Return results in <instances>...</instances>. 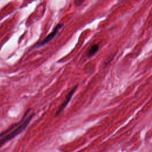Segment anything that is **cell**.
I'll return each instance as SVG.
<instances>
[{"instance_id": "obj_1", "label": "cell", "mask_w": 152, "mask_h": 152, "mask_svg": "<svg viewBox=\"0 0 152 152\" xmlns=\"http://www.w3.org/2000/svg\"><path fill=\"white\" fill-rule=\"evenodd\" d=\"M34 114L31 115L29 116H28L24 121H23L20 125H18L17 127H15L14 129H13L11 131H10L9 133H8L7 135H5L4 137L1 138L0 139V148L2 147L5 143L10 141L11 139L14 138L16 136H17L18 134L21 133L27 126L31 120L33 119Z\"/></svg>"}, {"instance_id": "obj_2", "label": "cell", "mask_w": 152, "mask_h": 152, "mask_svg": "<svg viewBox=\"0 0 152 152\" xmlns=\"http://www.w3.org/2000/svg\"><path fill=\"white\" fill-rule=\"evenodd\" d=\"M77 88V86H75L68 93V94L66 96L65 98V100H64V102H62V103L59 106V108L56 111V116L59 115L65 108V107L66 106V105L68 104V103L69 102V101L71 100V97L72 96V95L74 94L76 89Z\"/></svg>"}, {"instance_id": "obj_3", "label": "cell", "mask_w": 152, "mask_h": 152, "mask_svg": "<svg viewBox=\"0 0 152 152\" xmlns=\"http://www.w3.org/2000/svg\"><path fill=\"white\" fill-rule=\"evenodd\" d=\"M62 26H63V24H58L55 27V28L53 29V30L49 35H48V36L46 37V38H45L43 40H42V42H39V43H37V45H36V46H37V47H38V46H43V45L46 44L47 43H48L50 40H51L53 38V37H55V36L56 34V33H58V31L60 30V28H61Z\"/></svg>"}, {"instance_id": "obj_4", "label": "cell", "mask_w": 152, "mask_h": 152, "mask_svg": "<svg viewBox=\"0 0 152 152\" xmlns=\"http://www.w3.org/2000/svg\"><path fill=\"white\" fill-rule=\"evenodd\" d=\"M30 110V109H28V110H27L26 111V112L25 113V114H24V115L23 116V118H22V119L19 122H18V123H15V124H12L11 125H10L6 130H5V131H2V132H1L0 133V139L1 138H2L3 137H4L5 135H7L8 133H9L10 131H11L13 129H14L15 127H17L18 125H20L23 121V120H24V118H25V116H26V115H27V114H28V111Z\"/></svg>"}, {"instance_id": "obj_5", "label": "cell", "mask_w": 152, "mask_h": 152, "mask_svg": "<svg viewBox=\"0 0 152 152\" xmlns=\"http://www.w3.org/2000/svg\"><path fill=\"white\" fill-rule=\"evenodd\" d=\"M98 49H99V46L95 44V45H92L88 52V53H87L88 56L91 57V56L94 55L97 52Z\"/></svg>"}, {"instance_id": "obj_6", "label": "cell", "mask_w": 152, "mask_h": 152, "mask_svg": "<svg viewBox=\"0 0 152 152\" xmlns=\"http://www.w3.org/2000/svg\"><path fill=\"white\" fill-rule=\"evenodd\" d=\"M84 1V0H76V1H75V4H76L77 5H80Z\"/></svg>"}]
</instances>
